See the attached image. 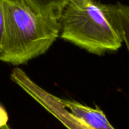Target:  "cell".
Wrapping results in <instances>:
<instances>
[{"label": "cell", "mask_w": 129, "mask_h": 129, "mask_svg": "<svg viewBox=\"0 0 129 129\" xmlns=\"http://www.w3.org/2000/svg\"><path fill=\"white\" fill-rule=\"evenodd\" d=\"M116 7L122 27L123 42L125 43L129 51V6L118 3Z\"/></svg>", "instance_id": "6"}, {"label": "cell", "mask_w": 129, "mask_h": 129, "mask_svg": "<svg viewBox=\"0 0 129 129\" xmlns=\"http://www.w3.org/2000/svg\"><path fill=\"white\" fill-rule=\"evenodd\" d=\"M33 12L59 20L62 11L69 0H20Z\"/></svg>", "instance_id": "5"}, {"label": "cell", "mask_w": 129, "mask_h": 129, "mask_svg": "<svg viewBox=\"0 0 129 129\" xmlns=\"http://www.w3.org/2000/svg\"><path fill=\"white\" fill-rule=\"evenodd\" d=\"M8 122V114L6 111L0 106V128L5 126Z\"/></svg>", "instance_id": "8"}, {"label": "cell", "mask_w": 129, "mask_h": 129, "mask_svg": "<svg viewBox=\"0 0 129 129\" xmlns=\"http://www.w3.org/2000/svg\"><path fill=\"white\" fill-rule=\"evenodd\" d=\"M11 79L67 129H93L82 119L70 113L64 107L60 98L39 86L21 69L14 68Z\"/></svg>", "instance_id": "3"}, {"label": "cell", "mask_w": 129, "mask_h": 129, "mask_svg": "<svg viewBox=\"0 0 129 129\" xmlns=\"http://www.w3.org/2000/svg\"><path fill=\"white\" fill-rule=\"evenodd\" d=\"M3 34H4V11H3L2 0H0V48L2 42Z\"/></svg>", "instance_id": "7"}, {"label": "cell", "mask_w": 129, "mask_h": 129, "mask_svg": "<svg viewBox=\"0 0 129 129\" xmlns=\"http://www.w3.org/2000/svg\"><path fill=\"white\" fill-rule=\"evenodd\" d=\"M0 60L14 66L44 54L60 36L59 20L33 12L20 0H2Z\"/></svg>", "instance_id": "2"}, {"label": "cell", "mask_w": 129, "mask_h": 129, "mask_svg": "<svg viewBox=\"0 0 129 129\" xmlns=\"http://www.w3.org/2000/svg\"><path fill=\"white\" fill-rule=\"evenodd\" d=\"M59 23L60 38L96 55L117 51L123 42L116 5L69 0Z\"/></svg>", "instance_id": "1"}, {"label": "cell", "mask_w": 129, "mask_h": 129, "mask_svg": "<svg viewBox=\"0 0 129 129\" xmlns=\"http://www.w3.org/2000/svg\"><path fill=\"white\" fill-rule=\"evenodd\" d=\"M61 101L70 113L82 119L93 129H116L98 106L93 108L75 101L61 99Z\"/></svg>", "instance_id": "4"}]
</instances>
